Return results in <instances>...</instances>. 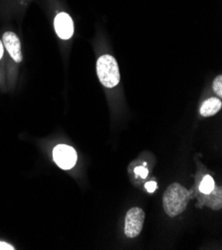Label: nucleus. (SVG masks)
Listing matches in <instances>:
<instances>
[{"instance_id": "f03ea898", "label": "nucleus", "mask_w": 222, "mask_h": 250, "mask_svg": "<svg viewBox=\"0 0 222 250\" xmlns=\"http://www.w3.org/2000/svg\"><path fill=\"white\" fill-rule=\"evenodd\" d=\"M97 74L100 82L107 88H114L120 83L119 66L111 55H103L98 59Z\"/></svg>"}, {"instance_id": "0eeeda50", "label": "nucleus", "mask_w": 222, "mask_h": 250, "mask_svg": "<svg viewBox=\"0 0 222 250\" xmlns=\"http://www.w3.org/2000/svg\"><path fill=\"white\" fill-rule=\"evenodd\" d=\"M222 107V103L218 98H210L204 101L201 107L200 113L202 117H211L216 115Z\"/></svg>"}, {"instance_id": "9d476101", "label": "nucleus", "mask_w": 222, "mask_h": 250, "mask_svg": "<svg viewBox=\"0 0 222 250\" xmlns=\"http://www.w3.org/2000/svg\"><path fill=\"white\" fill-rule=\"evenodd\" d=\"M213 90L218 97H222V76L219 75L213 81Z\"/></svg>"}, {"instance_id": "6e6552de", "label": "nucleus", "mask_w": 222, "mask_h": 250, "mask_svg": "<svg viewBox=\"0 0 222 250\" xmlns=\"http://www.w3.org/2000/svg\"><path fill=\"white\" fill-rule=\"evenodd\" d=\"M205 195H207L205 198V201H207L205 204L207 206H209L212 209L221 208V188H214L210 193Z\"/></svg>"}, {"instance_id": "f8f14e48", "label": "nucleus", "mask_w": 222, "mask_h": 250, "mask_svg": "<svg viewBox=\"0 0 222 250\" xmlns=\"http://www.w3.org/2000/svg\"><path fill=\"white\" fill-rule=\"evenodd\" d=\"M145 189L149 191V192H151V193H153L156 189H157V183H155V182H149V183H146L145 184Z\"/></svg>"}, {"instance_id": "1a4fd4ad", "label": "nucleus", "mask_w": 222, "mask_h": 250, "mask_svg": "<svg viewBox=\"0 0 222 250\" xmlns=\"http://www.w3.org/2000/svg\"><path fill=\"white\" fill-rule=\"evenodd\" d=\"M215 188V184L213 179L210 176H205L200 186V190L203 194L210 193Z\"/></svg>"}, {"instance_id": "7ed1b4c3", "label": "nucleus", "mask_w": 222, "mask_h": 250, "mask_svg": "<svg viewBox=\"0 0 222 250\" xmlns=\"http://www.w3.org/2000/svg\"><path fill=\"white\" fill-rule=\"evenodd\" d=\"M144 221V212L140 208H131L125 220V233L129 238H135L141 233Z\"/></svg>"}, {"instance_id": "20e7f679", "label": "nucleus", "mask_w": 222, "mask_h": 250, "mask_svg": "<svg viewBox=\"0 0 222 250\" xmlns=\"http://www.w3.org/2000/svg\"><path fill=\"white\" fill-rule=\"evenodd\" d=\"M54 162L63 169H70L77 163V153L72 146L58 145L53 149Z\"/></svg>"}, {"instance_id": "9b49d317", "label": "nucleus", "mask_w": 222, "mask_h": 250, "mask_svg": "<svg viewBox=\"0 0 222 250\" xmlns=\"http://www.w3.org/2000/svg\"><path fill=\"white\" fill-rule=\"evenodd\" d=\"M135 172L138 174V176H140V177L142 178V179H145L146 176H147V173H149V171H147V169H146L145 167H136V168H135Z\"/></svg>"}, {"instance_id": "4468645a", "label": "nucleus", "mask_w": 222, "mask_h": 250, "mask_svg": "<svg viewBox=\"0 0 222 250\" xmlns=\"http://www.w3.org/2000/svg\"><path fill=\"white\" fill-rule=\"evenodd\" d=\"M3 53H4V48H3V43L2 41L0 40V60H1L2 56H3Z\"/></svg>"}, {"instance_id": "39448f33", "label": "nucleus", "mask_w": 222, "mask_h": 250, "mask_svg": "<svg viewBox=\"0 0 222 250\" xmlns=\"http://www.w3.org/2000/svg\"><path fill=\"white\" fill-rule=\"evenodd\" d=\"M54 27L57 35L63 40H68L73 36V20L66 12H60L59 14H57L54 20Z\"/></svg>"}, {"instance_id": "ddd939ff", "label": "nucleus", "mask_w": 222, "mask_h": 250, "mask_svg": "<svg viewBox=\"0 0 222 250\" xmlns=\"http://www.w3.org/2000/svg\"><path fill=\"white\" fill-rule=\"evenodd\" d=\"M14 249L15 248L12 245H10V244H8L6 242L0 241V250H14Z\"/></svg>"}, {"instance_id": "f257e3e1", "label": "nucleus", "mask_w": 222, "mask_h": 250, "mask_svg": "<svg viewBox=\"0 0 222 250\" xmlns=\"http://www.w3.org/2000/svg\"><path fill=\"white\" fill-rule=\"evenodd\" d=\"M191 198V193L180 184L170 185L164 191L162 203L166 214L175 217L181 214L186 208Z\"/></svg>"}, {"instance_id": "423d86ee", "label": "nucleus", "mask_w": 222, "mask_h": 250, "mask_svg": "<svg viewBox=\"0 0 222 250\" xmlns=\"http://www.w3.org/2000/svg\"><path fill=\"white\" fill-rule=\"evenodd\" d=\"M2 42L8 53L12 57V59L17 63L21 62L22 61L21 43L18 36L13 32H5L3 35Z\"/></svg>"}]
</instances>
